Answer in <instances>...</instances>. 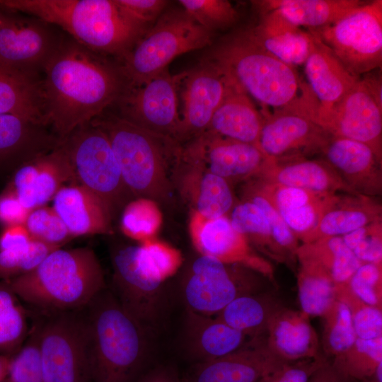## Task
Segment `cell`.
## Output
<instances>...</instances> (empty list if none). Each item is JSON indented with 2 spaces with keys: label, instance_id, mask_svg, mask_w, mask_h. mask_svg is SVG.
Masks as SVG:
<instances>
[{
  "label": "cell",
  "instance_id": "cell-1",
  "mask_svg": "<svg viewBox=\"0 0 382 382\" xmlns=\"http://www.w3.org/2000/svg\"><path fill=\"white\" fill-rule=\"evenodd\" d=\"M129 88L120 62L64 36L42 75L46 125L62 141L117 105Z\"/></svg>",
  "mask_w": 382,
  "mask_h": 382
},
{
  "label": "cell",
  "instance_id": "cell-2",
  "mask_svg": "<svg viewBox=\"0 0 382 382\" xmlns=\"http://www.w3.org/2000/svg\"><path fill=\"white\" fill-rule=\"evenodd\" d=\"M209 60L242 91L255 100L261 110H289L314 117L317 104L306 82L294 66L284 63L258 45L248 30L224 38Z\"/></svg>",
  "mask_w": 382,
  "mask_h": 382
},
{
  "label": "cell",
  "instance_id": "cell-3",
  "mask_svg": "<svg viewBox=\"0 0 382 382\" xmlns=\"http://www.w3.org/2000/svg\"><path fill=\"white\" fill-rule=\"evenodd\" d=\"M0 8L58 26L81 45L119 61L149 29L117 0H0Z\"/></svg>",
  "mask_w": 382,
  "mask_h": 382
},
{
  "label": "cell",
  "instance_id": "cell-4",
  "mask_svg": "<svg viewBox=\"0 0 382 382\" xmlns=\"http://www.w3.org/2000/svg\"><path fill=\"white\" fill-rule=\"evenodd\" d=\"M81 310L88 329L92 382H137L150 332L106 288Z\"/></svg>",
  "mask_w": 382,
  "mask_h": 382
},
{
  "label": "cell",
  "instance_id": "cell-5",
  "mask_svg": "<svg viewBox=\"0 0 382 382\" xmlns=\"http://www.w3.org/2000/svg\"><path fill=\"white\" fill-rule=\"evenodd\" d=\"M91 122L108 137L129 192L156 202L168 201L173 190L172 176L181 161L180 143L106 111Z\"/></svg>",
  "mask_w": 382,
  "mask_h": 382
},
{
  "label": "cell",
  "instance_id": "cell-6",
  "mask_svg": "<svg viewBox=\"0 0 382 382\" xmlns=\"http://www.w3.org/2000/svg\"><path fill=\"white\" fill-rule=\"evenodd\" d=\"M3 282L47 312L79 310L106 288L99 260L88 247L57 248L30 272Z\"/></svg>",
  "mask_w": 382,
  "mask_h": 382
},
{
  "label": "cell",
  "instance_id": "cell-7",
  "mask_svg": "<svg viewBox=\"0 0 382 382\" xmlns=\"http://www.w3.org/2000/svg\"><path fill=\"white\" fill-rule=\"evenodd\" d=\"M214 33L183 8L163 13L119 61L130 87L141 85L168 68L178 56L211 45Z\"/></svg>",
  "mask_w": 382,
  "mask_h": 382
},
{
  "label": "cell",
  "instance_id": "cell-8",
  "mask_svg": "<svg viewBox=\"0 0 382 382\" xmlns=\"http://www.w3.org/2000/svg\"><path fill=\"white\" fill-rule=\"evenodd\" d=\"M35 325L45 382H92L88 329L81 309L50 311Z\"/></svg>",
  "mask_w": 382,
  "mask_h": 382
},
{
  "label": "cell",
  "instance_id": "cell-9",
  "mask_svg": "<svg viewBox=\"0 0 382 382\" xmlns=\"http://www.w3.org/2000/svg\"><path fill=\"white\" fill-rule=\"evenodd\" d=\"M74 168L76 182L109 208L112 216L128 193L108 137L91 122L62 141Z\"/></svg>",
  "mask_w": 382,
  "mask_h": 382
},
{
  "label": "cell",
  "instance_id": "cell-10",
  "mask_svg": "<svg viewBox=\"0 0 382 382\" xmlns=\"http://www.w3.org/2000/svg\"><path fill=\"white\" fill-rule=\"evenodd\" d=\"M354 76L381 69L382 1L364 3L325 28L310 30Z\"/></svg>",
  "mask_w": 382,
  "mask_h": 382
},
{
  "label": "cell",
  "instance_id": "cell-11",
  "mask_svg": "<svg viewBox=\"0 0 382 382\" xmlns=\"http://www.w3.org/2000/svg\"><path fill=\"white\" fill-rule=\"evenodd\" d=\"M63 36L53 25L31 16H14L0 8V65L42 78L45 65Z\"/></svg>",
  "mask_w": 382,
  "mask_h": 382
},
{
  "label": "cell",
  "instance_id": "cell-12",
  "mask_svg": "<svg viewBox=\"0 0 382 382\" xmlns=\"http://www.w3.org/2000/svg\"><path fill=\"white\" fill-rule=\"evenodd\" d=\"M112 292L122 306L149 332L163 316V284L156 279L142 264L137 245L116 248L112 255Z\"/></svg>",
  "mask_w": 382,
  "mask_h": 382
},
{
  "label": "cell",
  "instance_id": "cell-13",
  "mask_svg": "<svg viewBox=\"0 0 382 382\" xmlns=\"http://www.w3.org/2000/svg\"><path fill=\"white\" fill-rule=\"evenodd\" d=\"M243 267L199 255L189 266L182 283L186 309L216 316L236 298L249 294L250 284Z\"/></svg>",
  "mask_w": 382,
  "mask_h": 382
},
{
  "label": "cell",
  "instance_id": "cell-14",
  "mask_svg": "<svg viewBox=\"0 0 382 382\" xmlns=\"http://www.w3.org/2000/svg\"><path fill=\"white\" fill-rule=\"evenodd\" d=\"M182 74L172 75L166 68L141 85L131 87L117 104L119 115L151 132L176 140Z\"/></svg>",
  "mask_w": 382,
  "mask_h": 382
},
{
  "label": "cell",
  "instance_id": "cell-15",
  "mask_svg": "<svg viewBox=\"0 0 382 382\" xmlns=\"http://www.w3.org/2000/svg\"><path fill=\"white\" fill-rule=\"evenodd\" d=\"M382 91L361 76L318 125L331 136L360 141L382 158Z\"/></svg>",
  "mask_w": 382,
  "mask_h": 382
},
{
  "label": "cell",
  "instance_id": "cell-16",
  "mask_svg": "<svg viewBox=\"0 0 382 382\" xmlns=\"http://www.w3.org/2000/svg\"><path fill=\"white\" fill-rule=\"evenodd\" d=\"M230 79L209 59L183 72L182 109L176 140L195 139L205 132L231 86Z\"/></svg>",
  "mask_w": 382,
  "mask_h": 382
},
{
  "label": "cell",
  "instance_id": "cell-17",
  "mask_svg": "<svg viewBox=\"0 0 382 382\" xmlns=\"http://www.w3.org/2000/svg\"><path fill=\"white\" fill-rule=\"evenodd\" d=\"M259 147L272 159L320 154L331 135L308 117L292 111H262Z\"/></svg>",
  "mask_w": 382,
  "mask_h": 382
},
{
  "label": "cell",
  "instance_id": "cell-18",
  "mask_svg": "<svg viewBox=\"0 0 382 382\" xmlns=\"http://www.w3.org/2000/svg\"><path fill=\"white\" fill-rule=\"evenodd\" d=\"M185 149L229 184L257 177L270 159L256 145L208 132L195 138Z\"/></svg>",
  "mask_w": 382,
  "mask_h": 382
},
{
  "label": "cell",
  "instance_id": "cell-19",
  "mask_svg": "<svg viewBox=\"0 0 382 382\" xmlns=\"http://www.w3.org/2000/svg\"><path fill=\"white\" fill-rule=\"evenodd\" d=\"M189 232L192 245L200 255L269 272L268 265L252 251L249 242L233 227L228 216L209 219L192 210Z\"/></svg>",
  "mask_w": 382,
  "mask_h": 382
},
{
  "label": "cell",
  "instance_id": "cell-20",
  "mask_svg": "<svg viewBox=\"0 0 382 382\" xmlns=\"http://www.w3.org/2000/svg\"><path fill=\"white\" fill-rule=\"evenodd\" d=\"M78 184L68 154L61 144L18 168L12 180V190L29 210L53 199L67 183Z\"/></svg>",
  "mask_w": 382,
  "mask_h": 382
},
{
  "label": "cell",
  "instance_id": "cell-21",
  "mask_svg": "<svg viewBox=\"0 0 382 382\" xmlns=\"http://www.w3.org/2000/svg\"><path fill=\"white\" fill-rule=\"evenodd\" d=\"M320 154L352 192L371 197L381 196V158L367 144L331 136Z\"/></svg>",
  "mask_w": 382,
  "mask_h": 382
},
{
  "label": "cell",
  "instance_id": "cell-22",
  "mask_svg": "<svg viewBox=\"0 0 382 382\" xmlns=\"http://www.w3.org/2000/svg\"><path fill=\"white\" fill-rule=\"evenodd\" d=\"M286 361L255 343L212 360L195 364L182 382H258Z\"/></svg>",
  "mask_w": 382,
  "mask_h": 382
},
{
  "label": "cell",
  "instance_id": "cell-23",
  "mask_svg": "<svg viewBox=\"0 0 382 382\" xmlns=\"http://www.w3.org/2000/svg\"><path fill=\"white\" fill-rule=\"evenodd\" d=\"M60 144L59 138L42 123L16 115L0 114V173L15 172Z\"/></svg>",
  "mask_w": 382,
  "mask_h": 382
},
{
  "label": "cell",
  "instance_id": "cell-24",
  "mask_svg": "<svg viewBox=\"0 0 382 382\" xmlns=\"http://www.w3.org/2000/svg\"><path fill=\"white\" fill-rule=\"evenodd\" d=\"M303 64L306 83L317 104L313 122L318 125L360 77L353 76L330 49L315 35L311 50Z\"/></svg>",
  "mask_w": 382,
  "mask_h": 382
},
{
  "label": "cell",
  "instance_id": "cell-25",
  "mask_svg": "<svg viewBox=\"0 0 382 382\" xmlns=\"http://www.w3.org/2000/svg\"><path fill=\"white\" fill-rule=\"evenodd\" d=\"M255 178L267 183L325 195L341 192L356 194L321 158L311 159L296 156L277 160L270 158L262 171Z\"/></svg>",
  "mask_w": 382,
  "mask_h": 382
},
{
  "label": "cell",
  "instance_id": "cell-26",
  "mask_svg": "<svg viewBox=\"0 0 382 382\" xmlns=\"http://www.w3.org/2000/svg\"><path fill=\"white\" fill-rule=\"evenodd\" d=\"M245 337L217 317L185 311L183 347L186 356L195 364L235 352L244 345Z\"/></svg>",
  "mask_w": 382,
  "mask_h": 382
},
{
  "label": "cell",
  "instance_id": "cell-27",
  "mask_svg": "<svg viewBox=\"0 0 382 382\" xmlns=\"http://www.w3.org/2000/svg\"><path fill=\"white\" fill-rule=\"evenodd\" d=\"M381 216V204L376 197L344 192L331 195L326 199L316 225L303 243L323 237L342 236L382 221Z\"/></svg>",
  "mask_w": 382,
  "mask_h": 382
},
{
  "label": "cell",
  "instance_id": "cell-28",
  "mask_svg": "<svg viewBox=\"0 0 382 382\" xmlns=\"http://www.w3.org/2000/svg\"><path fill=\"white\" fill-rule=\"evenodd\" d=\"M52 200L53 209L72 237L112 233L113 216L109 208L81 185L64 186Z\"/></svg>",
  "mask_w": 382,
  "mask_h": 382
},
{
  "label": "cell",
  "instance_id": "cell-29",
  "mask_svg": "<svg viewBox=\"0 0 382 382\" xmlns=\"http://www.w3.org/2000/svg\"><path fill=\"white\" fill-rule=\"evenodd\" d=\"M185 165L180 183L182 191L194 206V210L206 218L227 216L234 206L230 184L211 173L201 160L183 150Z\"/></svg>",
  "mask_w": 382,
  "mask_h": 382
},
{
  "label": "cell",
  "instance_id": "cell-30",
  "mask_svg": "<svg viewBox=\"0 0 382 382\" xmlns=\"http://www.w3.org/2000/svg\"><path fill=\"white\" fill-rule=\"evenodd\" d=\"M247 30L258 45L292 66L305 63L313 43L309 31L293 24L277 10L260 13L258 23Z\"/></svg>",
  "mask_w": 382,
  "mask_h": 382
},
{
  "label": "cell",
  "instance_id": "cell-31",
  "mask_svg": "<svg viewBox=\"0 0 382 382\" xmlns=\"http://www.w3.org/2000/svg\"><path fill=\"white\" fill-rule=\"evenodd\" d=\"M231 81L227 93L206 132L259 146L263 115L251 98Z\"/></svg>",
  "mask_w": 382,
  "mask_h": 382
},
{
  "label": "cell",
  "instance_id": "cell-32",
  "mask_svg": "<svg viewBox=\"0 0 382 382\" xmlns=\"http://www.w3.org/2000/svg\"><path fill=\"white\" fill-rule=\"evenodd\" d=\"M254 179L286 225L303 242L316 225L329 195Z\"/></svg>",
  "mask_w": 382,
  "mask_h": 382
},
{
  "label": "cell",
  "instance_id": "cell-33",
  "mask_svg": "<svg viewBox=\"0 0 382 382\" xmlns=\"http://www.w3.org/2000/svg\"><path fill=\"white\" fill-rule=\"evenodd\" d=\"M253 3L259 14L277 10L289 21L308 30L330 25L364 4L359 0H264Z\"/></svg>",
  "mask_w": 382,
  "mask_h": 382
},
{
  "label": "cell",
  "instance_id": "cell-34",
  "mask_svg": "<svg viewBox=\"0 0 382 382\" xmlns=\"http://www.w3.org/2000/svg\"><path fill=\"white\" fill-rule=\"evenodd\" d=\"M41 79L0 65V114L16 115L47 126Z\"/></svg>",
  "mask_w": 382,
  "mask_h": 382
},
{
  "label": "cell",
  "instance_id": "cell-35",
  "mask_svg": "<svg viewBox=\"0 0 382 382\" xmlns=\"http://www.w3.org/2000/svg\"><path fill=\"white\" fill-rule=\"evenodd\" d=\"M301 262L325 272L335 284H345L361 262L345 244L342 236L323 237L298 247Z\"/></svg>",
  "mask_w": 382,
  "mask_h": 382
},
{
  "label": "cell",
  "instance_id": "cell-36",
  "mask_svg": "<svg viewBox=\"0 0 382 382\" xmlns=\"http://www.w3.org/2000/svg\"><path fill=\"white\" fill-rule=\"evenodd\" d=\"M270 335L271 350L286 361L315 354L316 336L306 316L294 313L279 315L271 323Z\"/></svg>",
  "mask_w": 382,
  "mask_h": 382
},
{
  "label": "cell",
  "instance_id": "cell-37",
  "mask_svg": "<svg viewBox=\"0 0 382 382\" xmlns=\"http://www.w3.org/2000/svg\"><path fill=\"white\" fill-rule=\"evenodd\" d=\"M301 263L299 298L301 309L307 316L325 315L334 305L335 284L318 267Z\"/></svg>",
  "mask_w": 382,
  "mask_h": 382
},
{
  "label": "cell",
  "instance_id": "cell-38",
  "mask_svg": "<svg viewBox=\"0 0 382 382\" xmlns=\"http://www.w3.org/2000/svg\"><path fill=\"white\" fill-rule=\"evenodd\" d=\"M18 298L4 282L0 284V354H2L13 356L27 337V316Z\"/></svg>",
  "mask_w": 382,
  "mask_h": 382
},
{
  "label": "cell",
  "instance_id": "cell-39",
  "mask_svg": "<svg viewBox=\"0 0 382 382\" xmlns=\"http://www.w3.org/2000/svg\"><path fill=\"white\" fill-rule=\"evenodd\" d=\"M162 223L163 215L157 202L138 197L125 206L120 226L125 236L142 243L155 238Z\"/></svg>",
  "mask_w": 382,
  "mask_h": 382
},
{
  "label": "cell",
  "instance_id": "cell-40",
  "mask_svg": "<svg viewBox=\"0 0 382 382\" xmlns=\"http://www.w3.org/2000/svg\"><path fill=\"white\" fill-rule=\"evenodd\" d=\"M216 317L245 335H255L270 322L265 303L250 294L233 299Z\"/></svg>",
  "mask_w": 382,
  "mask_h": 382
},
{
  "label": "cell",
  "instance_id": "cell-41",
  "mask_svg": "<svg viewBox=\"0 0 382 382\" xmlns=\"http://www.w3.org/2000/svg\"><path fill=\"white\" fill-rule=\"evenodd\" d=\"M228 218L233 227L248 242L251 241L272 253L280 252L273 240L265 214L253 202L243 199L233 206Z\"/></svg>",
  "mask_w": 382,
  "mask_h": 382
},
{
  "label": "cell",
  "instance_id": "cell-42",
  "mask_svg": "<svg viewBox=\"0 0 382 382\" xmlns=\"http://www.w3.org/2000/svg\"><path fill=\"white\" fill-rule=\"evenodd\" d=\"M179 4L198 24L214 33L237 23L239 13L227 0H180Z\"/></svg>",
  "mask_w": 382,
  "mask_h": 382
},
{
  "label": "cell",
  "instance_id": "cell-43",
  "mask_svg": "<svg viewBox=\"0 0 382 382\" xmlns=\"http://www.w3.org/2000/svg\"><path fill=\"white\" fill-rule=\"evenodd\" d=\"M59 248L33 239L25 246L0 251V279L5 281L30 272Z\"/></svg>",
  "mask_w": 382,
  "mask_h": 382
},
{
  "label": "cell",
  "instance_id": "cell-44",
  "mask_svg": "<svg viewBox=\"0 0 382 382\" xmlns=\"http://www.w3.org/2000/svg\"><path fill=\"white\" fill-rule=\"evenodd\" d=\"M138 250L144 267L162 283L173 277L183 264V255L178 249L156 238L140 243Z\"/></svg>",
  "mask_w": 382,
  "mask_h": 382
},
{
  "label": "cell",
  "instance_id": "cell-45",
  "mask_svg": "<svg viewBox=\"0 0 382 382\" xmlns=\"http://www.w3.org/2000/svg\"><path fill=\"white\" fill-rule=\"evenodd\" d=\"M243 199L253 202L262 210L268 221L273 240L279 251L296 253L299 247L297 237L254 178L248 181Z\"/></svg>",
  "mask_w": 382,
  "mask_h": 382
},
{
  "label": "cell",
  "instance_id": "cell-46",
  "mask_svg": "<svg viewBox=\"0 0 382 382\" xmlns=\"http://www.w3.org/2000/svg\"><path fill=\"white\" fill-rule=\"evenodd\" d=\"M33 239L62 247L73 237L53 207L32 209L24 224Z\"/></svg>",
  "mask_w": 382,
  "mask_h": 382
},
{
  "label": "cell",
  "instance_id": "cell-47",
  "mask_svg": "<svg viewBox=\"0 0 382 382\" xmlns=\"http://www.w3.org/2000/svg\"><path fill=\"white\" fill-rule=\"evenodd\" d=\"M9 382H45L42 369L36 326L27 341L11 356Z\"/></svg>",
  "mask_w": 382,
  "mask_h": 382
},
{
  "label": "cell",
  "instance_id": "cell-48",
  "mask_svg": "<svg viewBox=\"0 0 382 382\" xmlns=\"http://www.w3.org/2000/svg\"><path fill=\"white\" fill-rule=\"evenodd\" d=\"M330 311L326 328L325 340L330 352L337 355H344L348 352L356 341L352 312L345 302H338L333 305Z\"/></svg>",
  "mask_w": 382,
  "mask_h": 382
},
{
  "label": "cell",
  "instance_id": "cell-49",
  "mask_svg": "<svg viewBox=\"0 0 382 382\" xmlns=\"http://www.w3.org/2000/svg\"><path fill=\"white\" fill-rule=\"evenodd\" d=\"M347 247L361 262L381 265L382 222L376 221L342 236Z\"/></svg>",
  "mask_w": 382,
  "mask_h": 382
},
{
  "label": "cell",
  "instance_id": "cell-50",
  "mask_svg": "<svg viewBox=\"0 0 382 382\" xmlns=\"http://www.w3.org/2000/svg\"><path fill=\"white\" fill-rule=\"evenodd\" d=\"M381 282V265L363 262L347 283L351 291L367 306L378 302V288Z\"/></svg>",
  "mask_w": 382,
  "mask_h": 382
},
{
  "label": "cell",
  "instance_id": "cell-51",
  "mask_svg": "<svg viewBox=\"0 0 382 382\" xmlns=\"http://www.w3.org/2000/svg\"><path fill=\"white\" fill-rule=\"evenodd\" d=\"M117 3L140 24L149 28L163 13L168 1L117 0Z\"/></svg>",
  "mask_w": 382,
  "mask_h": 382
},
{
  "label": "cell",
  "instance_id": "cell-52",
  "mask_svg": "<svg viewBox=\"0 0 382 382\" xmlns=\"http://www.w3.org/2000/svg\"><path fill=\"white\" fill-rule=\"evenodd\" d=\"M356 336L362 340L381 337L382 335V314L376 306H365L352 314Z\"/></svg>",
  "mask_w": 382,
  "mask_h": 382
},
{
  "label": "cell",
  "instance_id": "cell-53",
  "mask_svg": "<svg viewBox=\"0 0 382 382\" xmlns=\"http://www.w3.org/2000/svg\"><path fill=\"white\" fill-rule=\"evenodd\" d=\"M323 362L285 363L280 369L266 376L258 382H309L314 371Z\"/></svg>",
  "mask_w": 382,
  "mask_h": 382
},
{
  "label": "cell",
  "instance_id": "cell-54",
  "mask_svg": "<svg viewBox=\"0 0 382 382\" xmlns=\"http://www.w3.org/2000/svg\"><path fill=\"white\" fill-rule=\"evenodd\" d=\"M30 211L12 190L0 196V221L6 226L24 224Z\"/></svg>",
  "mask_w": 382,
  "mask_h": 382
},
{
  "label": "cell",
  "instance_id": "cell-55",
  "mask_svg": "<svg viewBox=\"0 0 382 382\" xmlns=\"http://www.w3.org/2000/svg\"><path fill=\"white\" fill-rule=\"evenodd\" d=\"M33 240L24 224L7 226L0 235V251L25 246Z\"/></svg>",
  "mask_w": 382,
  "mask_h": 382
},
{
  "label": "cell",
  "instance_id": "cell-56",
  "mask_svg": "<svg viewBox=\"0 0 382 382\" xmlns=\"http://www.w3.org/2000/svg\"><path fill=\"white\" fill-rule=\"evenodd\" d=\"M309 382H355L344 375L333 364L322 363L314 371Z\"/></svg>",
  "mask_w": 382,
  "mask_h": 382
},
{
  "label": "cell",
  "instance_id": "cell-57",
  "mask_svg": "<svg viewBox=\"0 0 382 382\" xmlns=\"http://www.w3.org/2000/svg\"><path fill=\"white\" fill-rule=\"evenodd\" d=\"M352 348L366 355L377 364L382 361V337L371 340L357 337Z\"/></svg>",
  "mask_w": 382,
  "mask_h": 382
},
{
  "label": "cell",
  "instance_id": "cell-58",
  "mask_svg": "<svg viewBox=\"0 0 382 382\" xmlns=\"http://www.w3.org/2000/svg\"><path fill=\"white\" fill-rule=\"evenodd\" d=\"M156 368V382H182L178 372L173 367L162 366Z\"/></svg>",
  "mask_w": 382,
  "mask_h": 382
},
{
  "label": "cell",
  "instance_id": "cell-59",
  "mask_svg": "<svg viewBox=\"0 0 382 382\" xmlns=\"http://www.w3.org/2000/svg\"><path fill=\"white\" fill-rule=\"evenodd\" d=\"M11 360V356L0 354V382L8 377Z\"/></svg>",
  "mask_w": 382,
  "mask_h": 382
},
{
  "label": "cell",
  "instance_id": "cell-60",
  "mask_svg": "<svg viewBox=\"0 0 382 382\" xmlns=\"http://www.w3.org/2000/svg\"><path fill=\"white\" fill-rule=\"evenodd\" d=\"M157 368L142 374L137 382H156Z\"/></svg>",
  "mask_w": 382,
  "mask_h": 382
},
{
  "label": "cell",
  "instance_id": "cell-61",
  "mask_svg": "<svg viewBox=\"0 0 382 382\" xmlns=\"http://www.w3.org/2000/svg\"><path fill=\"white\" fill-rule=\"evenodd\" d=\"M3 382H9V381H8V379L6 378V379L4 380Z\"/></svg>",
  "mask_w": 382,
  "mask_h": 382
}]
</instances>
